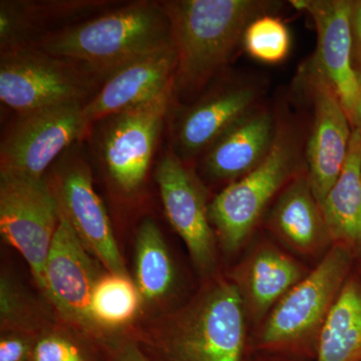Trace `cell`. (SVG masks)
Segmentation results:
<instances>
[{
    "instance_id": "1f68e13d",
    "label": "cell",
    "mask_w": 361,
    "mask_h": 361,
    "mask_svg": "<svg viewBox=\"0 0 361 361\" xmlns=\"http://www.w3.org/2000/svg\"><path fill=\"white\" fill-rule=\"evenodd\" d=\"M360 276L361 277V265H360Z\"/></svg>"
},
{
    "instance_id": "d6986e66",
    "label": "cell",
    "mask_w": 361,
    "mask_h": 361,
    "mask_svg": "<svg viewBox=\"0 0 361 361\" xmlns=\"http://www.w3.org/2000/svg\"><path fill=\"white\" fill-rule=\"evenodd\" d=\"M269 222L285 244L304 255H314L331 242L307 176H298L287 184L271 212Z\"/></svg>"
},
{
    "instance_id": "4dcf8cb0",
    "label": "cell",
    "mask_w": 361,
    "mask_h": 361,
    "mask_svg": "<svg viewBox=\"0 0 361 361\" xmlns=\"http://www.w3.org/2000/svg\"><path fill=\"white\" fill-rule=\"evenodd\" d=\"M259 355L254 358L249 357L248 361H311L302 358L292 357V356L272 355V353H258Z\"/></svg>"
},
{
    "instance_id": "7a4b0ae2",
    "label": "cell",
    "mask_w": 361,
    "mask_h": 361,
    "mask_svg": "<svg viewBox=\"0 0 361 361\" xmlns=\"http://www.w3.org/2000/svg\"><path fill=\"white\" fill-rule=\"evenodd\" d=\"M172 44L161 2L137 1L51 33L37 47L82 63L104 80L130 61Z\"/></svg>"
},
{
    "instance_id": "83f0119b",
    "label": "cell",
    "mask_w": 361,
    "mask_h": 361,
    "mask_svg": "<svg viewBox=\"0 0 361 361\" xmlns=\"http://www.w3.org/2000/svg\"><path fill=\"white\" fill-rule=\"evenodd\" d=\"M110 361H151L137 343L132 341L123 342L111 346Z\"/></svg>"
},
{
    "instance_id": "5bb4252c",
    "label": "cell",
    "mask_w": 361,
    "mask_h": 361,
    "mask_svg": "<svg viewBox=\"0 0 361 361\" xmlns=\"http://www.w3.org/2000/svg\"><path fill=\"white\" fill-rule=\"evenodd\" d=\"M176 68L177 54L173 44L118 68L85 104L87 122L92 126L108 116L153 101L174 87Z\"/></svg>"
},
{
    "instance_id": "4fadbf2b",
    "label": "cell",
    "mask_w": 361,
    "mask_h": 361,
    "mask_svg": "<svg viewBox=\"0 0 361 361\" xmlns=\"http://www.w3.org/2000/svg\"><path fill=\"white\" fill-rule=\"evenodd\" d=\"M101 277L89 251L59 212V226L45 262V296L66 319L96 331L90 317V299Z\"/></svg>"
},
{
    "instance_id": "8992f818",
    "label": "cell",
    "mask_w": 361,
    "mask_h": 361,
    "mask_svg": "<svg viewBox=\"0 0 361 361\" xmlns=\"http://www.w3.org/2000/svg\"><path fill=\"white\" fill-rule=\"evenodd\" d=\"M296 161L293 140L277 134L265 160L233 180L209 204V219L226 251L243 245L271 199L293 177Z\"/></svg>"
},
{
    "instance_id": "6da1fadb",
    "label": "cell",
    "mask_w": 361,
    "mask_h": 361,
    "mask_svg": "<svg viewBox=\"0 0 361 361\" xmlns=\"http://www.w3.org/2000/svg\"><path fill=\"white\" fill-rule=\"evenodd\" d=\"M177 54L174 92L202 89L232 58L252 21L273 2L256 0H177L161 2Z\"/></svg>"
},
{
    "instance_id": "7402d4cb",
    "label": "cell",
    "mask_w": 361,
    "mask_h": 361,
    "mask_svg": "<svg viewBox=\"0 0 361 361\" xmlns=\"http://www.w3.org/2000/svg\"><path fill=\"white\" fill-rule=\"evenodd\" d=\"M175 268L158 226L142 221L135 241V285L147 301L160 300L175 282Z\"/></svg>"
},
{
    "instance_id": "44dd1931",
    "label": "cell",
    "mask_w": 361,
    "mask_h": 361,
    "mask_svg": "<svg viewBox=\"0 0 361 361\" xmlns=\"http://www.w3.org/2000/svg\"><path fill=\"white\" fill-rule=\"evenodd\" d=\"M313 361H361V277L348 278L323 325Z\"/></svg>"
},
{
    "instance_id": "e0dca14e",
    "label": "cell",
    "mask_w": 361,
    "mask_h": 361,
    "mask_svg": "<svg viewBox=\"0 0 361 361\" xmlns=\"http://www.w3.org/2000/svg\"><path fill=\"white\" fill-rule=\"evenodd\" d=\"M304 270L290 256L272 245H261L236 268V285L246 313L259 320L303 279Z\"/></svg>"
},
{
    "instance_id": "52a82bcc",
    "label": "cell",
    "mask_w": 361,
    "mask_h": 361,
    "mask_svg": "<svg viewBox=\"0 0 361 361\" xmlns=\"http://www.w3.org/2000/svg\"><path fill=\"white\" fill-rule=\"evenodd\" d=\"M82 104L20 114L2 139L0 175L44 180L47 169L89 132Z\"/></svg>"
},
{
    "instance_id": "9c48e42d",
    "label": "cell",
    "mask_w": 361,
    "mask_h": 361,
    "mask_svg": "<svg viewBox=\"0 0 361 361\" xmlns=\"http://www.w3.org/2000/svg\"><path fill=\"white\" fill-rule=\"evenodd\" d=\"M59 223L58 202L45 180L0 175V233L20 252L44 292V268Z\"/></svg>"
},
{
    "instance_id": "30bf717a",
    "label": "cell",
    "mask_w": 361,
    "mask_h": 361,
    "mask_svg": "<svg viewBox=\"0 0 361 361\" xmlns=\"http://www.w3.org/2000/svg\"><path fill=\"white\" fill-rule=\"evenodd\" d=\"M51 188L59 212L71 223L87 250L109 273L128 275L103 202L92 185V172L75 148L66 149L54 163Z\"/></svg>"
},
{
    "instance_id": "7c38bea8",
    "label": "cell",
    "mask_w": 361,
    "mask_h": 361,
    "mask_svg": "<svg viewBox=\"0 0 361 361\" xmlns=\"http://www.w3.org/2000/svg\"><path fill=\"white\" fill-rule=\"evenodd\" d=\"M314 118L308 140L306 158L308 182L322 207L336 184L348 157L350 121L336 90L312 61L307 71Z\"/></svg>"
},
{
    "instance_id": "ba28073f",
    "label": "cell",
    "mask_w": 361,
    "mask_h": 361,
    "mask_svg": "<svg viewBox=\"0 0 361 361\" xmlns=\"http://www.w3.org/2000/svg\"><path fill=\"white\" fill-rule=\"evenodd\" d=\"M174 92L170 87L149 103L97 122V155L123 193H135L144 184Z\"/></svg>"
},
{
    "instance_id": "484cf974",
    "label": "cell",
    "mask_w": 361,
    "mask_h": 361,
    "mask_svg": "<svg viewBox=\"0 0 361 361\" xmlns=\"http://www.w3.org/2000/svg\"><path fill=\"white\" fill-rule=\"evenodd\" d=\"M23 311L25 310L20 296L14 289L13 284L6 278L2 277L0 283V313L2 326H13L16 323H20Z\"/></svg>"
},
{
    "instance_id": "2e32d148",
    "label": "cell",
    "mask_w": 361,
    "mask_h": 361,
    "mask_svg": "<svg viewBox=\"0 0 361 361\" xmlns=\"http://www.w3.org/2000/svg\"><path fill=\"white\" fill-rule=\"evenodd\" d=\"M255 99V90L246 85H227L205 94L178 116L173 152L185 163L205 154L221 135L250 113Z\"/></svg>"
},
{
    "instance_id": "9a60e30c",
    "label": "cell",
    "mask_w": 361,
    "mask_h": 361,
    "mask_svg": "<svg viewBox=\"0 0 361 361\" xmlns=\"http://www.w3.org/2000/svg\"><path fill=\"white\" fill-rule=\"evenodd\" d=\"M292 4L312 16L318 37L317 54L313 61L336 90L353 125L358 89L357 73L353 66V2L302 0Z\"/></svg>"
},
{
    "instance_id": "ac0fdd59",
    "label": "cell",
    "mask_w": 361,
    "mask_h": 361,
    "mask_svg": "<svg viewBox=\"0 0 361 361\" xmlns=\"http://www.w3.org/2000/svg\"><path fill=\"white\" fill-rule=\"evenodd\" d=\"M276 137L269 114L249 113L204 154V172L215 180H238L265 160Z\"/></svg>"
},
{
    "instance_id": "5b68a950",
    "label": "cell",
    "mask_w": 361,
    "mask_h": 361,
    "mask_svg": "<svg viewBox=\"0 0 361 361\" xmlns=\"http://www.w3.org/2000/svg\"><path fill=\"white\" fill-rule=\"evenodd\" d=\"M97 78L87 66L37 47L1 52L0 99L18 115L63 104L87 103Z\"/></svg>"
},
{
    "instance_id": "603a6c76",
    "label": "cell",
    "mask_w": 361,
    "mask_h": 361,
    "mask_svg": "<svg viewBox=\"0 0 361 361\" xmlns=\"http://www.w3.org/2000/svg\"><path fill=\"white\" fill-rule=\"evenodd\" d=\"M142 295L128 275L109 274L99 278L90 299V317L94 326L114 329L134 319Z\"/></svg>"
},
{
    "instance_id": "ffe728a7",
    "label": "cell",
    "mask_w": 361,
    "mask_h": 361,
    "mask_svg": "<svg viewBox=\"0 0 361 361\" xmlns=\"http://www.w3.org/2000/svg\"><path fill=\"white\" fill-rule=\"evenodd\" d=\"M322 213L334 245L361 255V130L353 128L338 179L323 201Z\"/></svg>"
},
{
    "instance_id": "cb8c5ba5",
    "label": "cell",
    "mask_w": 361,
    "mask_h": 361,
    "mask_svg": "<svg viewBox=\"0 0 361 361\" xmlns=\"http://www.w3.org/2000/svg\"><path fill=\"white\" fill-rule=\"evenodd\" d=\"M242 44L252 58L262 63H277L288 56L290 32L280 18L265 14L248 25Z\"/></svg>"
},
{
    "instance_id": "277c9868",
    "label": "cell",
    "mask_w": 361,
    "mask_h": 361,
    "mask_svg": "<svg viewBox=\"0 0 361 361\" xmlns=\"http://www.w3.org/2000/svg\"><path fill=\"white\" fill-rule=\"evenodd\" d=\"M355 257L348 249L332 246L270 311L251 350L314 360L320 332L350 275Z\"/></svg>"
},
{
    "instance_id": "f546056e",
    "label": "cell",
    "mask_w": 361,
    "mask_h": 361,
    "mask_svg": "<svg viewBox=\"0 0 361 361\" xmlns=\"http://www.w3.org/2000/svg\"><path fill=\"white\" fill-rule=\"evenodd\" d=\"M356 73H357L358 89L353 125L355 129L361 130V66H360V68H356Z\"/></svg>"
},
{
    "instance_id": "d4e9b609",
    "label": "cell",
    "mask_w": 361,
    "mask_h": 361,
    "mask_svg": "<svg viewBox=\"0 0 361 361\" xmlns=\"http://www.w3.org/2000/svg\"><path fill=\"white\" fill-rule=\"evenodd\" d=\"M30 361H90L75 342L58 334H49L35 341Z\"/></svg>"
},
{
    "instance_id": "4316f807",
    "label": "cell",
    "mask_w": 361,
    "mask_h": 361,
    "mask_svg": "<svg viewBox=\"0 0 361 361\" xmlns=\"http://www.w3.org/2000/svg\"><path fill=\"white\" fill-rule=\"evenodd\" d=\"M35 342L23 334H11L0 339V361H30Z\"/></svg>"
},
{
    "instance_id": "f1b7e54d",
    "label": "cell",
    "mask_w": 361,
    "mask_h": 361,
    "mask_svg": "<svg viewBox=\"0 0 361 361\" xmlns=\"http://www.w3.org/2000/svg\"><path fill=\"white\" fill-rule=\"evenodd\" d=\"M351 28H353V45L355 47L356 54L360 59L361 66V1L353 2Z\"/></svg>"
},
{
    "instance_id": "8fae6325",
    "label": "cell",
    "mask_w": 361,
    "mask_h": 361,
    "mask_svg": "<svg viewBox=\"0 0 361 361\" xmlns=\"http://www.w3.org/2000/svg\"><path fill=\"white\" fill-rule=\"evenodd\" d=\"M155 179L169 222L184 240L197 268L210 274L216 266V234L209 219L205 188L173 151L161 157Z\"/></svg>"
},
{
    "instance_id": "3957f363",
    "label": "cell",
    "mask_w": 361,
    "mask_h": 361,
    "mask_svg": "<svg viewBox=\"0 0 361 361\" xmlns=\"http://www.w3.org/2000/svg\"><path fill=\"white\" fill-rule=\"evenodd\" d=\"M246 310L234 282L218 280L148 342L151 361H248Z\"/></svg>"
}]
</instances>
